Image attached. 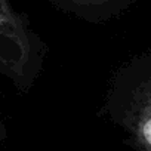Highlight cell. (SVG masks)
<instances>
[{
	"label": "cell",
	"instance_id": "obj_1",
	"mask_svg": "<svg viewBox=\"0 0 151 151\" xmlns=\"http://www.w3.org/2000/svg\"><path fill=\"white\" fill-rule=\"evenodd\" d=\"M104 108L133 151H151V50L133 55L116 70Z\"/></svg>",
	"mask_w": 151,
	"mask_h": 151
},
{
	"label": "cell",
	"instance_id": "obj_2",
	"mask_svg": "<svg viewBox=\"0 0 151 151\" xmlns=\"http://www.w3.org/2000/svg\"><path fill=\"white\" fill-rule=\"evenodd\" d=\"M43 49L27 17L11 0H0V73L18 89L27 91L40 68Z\"/></svg>",
	"mask_w": 151,
	"mask_h": 151
},
{
	"label": "cell",
	"instance_id": "obj_3",
	"mask_svg": "<svg viewBox=\"0 0 151 151\" xmlns=\"http://www.w3.org/2000/svg\"><path fill=\"white\" fill-rule=\"evenodd\" d=\"M59 11L86 22L101 24L120 17L132 0H49Z\"/></svg>",
	"mask_w": 151,
	"mask_h": 151
},
{
	"label": "cell",
	"instance_id": "obj_4",
	"mask_svg": "<svg viewBox=\"0 0 151 151\" xmlns=\"http://www.w3.org/2000/svg\"><path fill=\"white\" fill-rule=\"evenodd\" d=\"M3 132V129H2V126H0V133ZM0 141H2V135H0Z\"/></svg>",
	"mask_w": 151,
	"mask_h": 151
}]
</instances>
